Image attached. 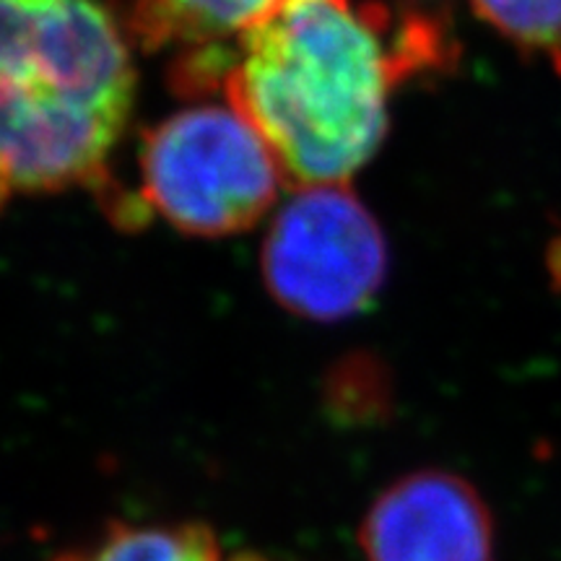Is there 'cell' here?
<instances>
[{
	"mask_svg": "<svg viewBox=\"0 0 561 561\" xmlns=\"http://www.w3.org/2000/svg\"><path fill=\"white\" fill-rule=\"evenodd\" d=\"M437 19L354 0H276L231 47L219 91L294 191L348 185L388 130L396 89L450 60Z\"/></svg>",
	"mask_w": 561,
	"mask_h": 561,
	"instance_id": "obj_1",
	"label": "cell"
},
{
	"mask_svg": "<svg viewBox=\"0 0 561 561\" xmlns=\"http://www.w3.org/2000/svg\"><path fill=\"white\" fill-rule=\"evenodd\" d=\"M133 100L130 45L100 0H0V206L110 191Z\"/></svg>",
	"mask_w": 561,
	"mask_h": 561,
	"instance_id": "obj_2",
	"label": "cell"
},
{
	"mask_svg": "<svg viewBox=\"0 0 561 561\" xmlns=\"http://www.w3.org/2000/svg\"><path fill=\"white\" fill-rule=\"evenodd\" d=\"M138 170L146 210L201 237L255 227L286 185L261 133L229 104L161 121L144 136Z\"/></svg>",
	"mask_w": 561,
	"mask_h": 561,
	"instance_id": "obj_3",
	"label": "cell"
},
{
	"mask_svg": "<svg viewBox=\"0 0 561 561\" xmlns=\"http://www.w3.org/2000/svg\"><path fill=\"white\" fill-rule=\"evenodd\" d=\"M263 271L286 310L339 320L380 289L385 242L348 185L301 187L273 221Z\"/></svg>",
	"mask_w": 561,
	"mask_h": 561,
	"instance_id": "obj_4",
	"label": "cell"
},
{
	"mask_svg": "<svg viewBox=\"0 0 561 561\" xmlns=\"http://www.w3.org/2000/svg\"><path fill=\"white\" fill-rule=\"evenodd\" d=\"M369 561H494L491 517L466 481L419 473L390 486L367 515Z\"/></svg>",
	"mask_w": 561,
	"mask_h": 561,
	"instance_id": "obj_5",
	"label": "cell"
},
{
	"mask_svg": "<svg viewBox=\"0 0 561 561\" xmlns=\"http://www.w3.org/2000/svg\"><path fill=\"white\" fill-rule=\"evenodd\" d=\"M276 0H136L130 32L146 50H178L174 83L187 94L219 89L231 47Z\"/></svg>",
	"mask_w": 561,
	"mask_h": 561,
	"instance_id": "obj_6",
	"label": "cell"
},
{
	"mask_svg": "<svg viewBox=\"0 0 561 561\" xmlns=\"http://www.w3.org/2000/svg\"><path fill=\"white\" fill-rule=\"evenodd\" d=\"M66 561H234L227 559L206 528H117L91 549Z\"/></svg>",
	"mask_w": 561,
	"mask_h": 561,
	"instance_id": "obj_7",
	"label": "cell"
},
{
	"mask_svg": "<svg viewBox=\"0 0 561 561\" xmlns=\"http://www.w3.org/2000/svg\"><path fill=\"white\" fill-rule=\"evenodd\" d=\"M504 39L541 55L561 73V0H471Z\"/></svg>",
	"mask_w": 561,
	"mask_h": 561,
	"instance_id": "obj_8",
	"label": "cell"
},
{
	"mask_svg": "<svg viewBox=\"0 0 561 561\" xmlns=\"http://www.w3.org/2000/svg\"><path fill=\"white\" fill-rule=\"evenodd\" d=\"M234 561H257V559H234Z\"/></svg>",
	"mask_w": 561,
	"mask_h": 561,
	"instance_id": "obj_9",
	"label": "cell"
}]
</instances>
